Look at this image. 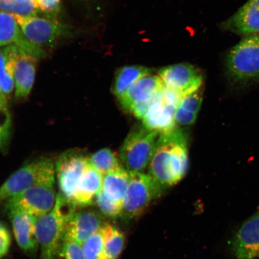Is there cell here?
<instances>
[{"label":"cell","instance_id":"6da1fadb","mask_svg":"<svg viewBox=\"0 0 259 259\" xmlns=\"http://www.w3.org/2000/svg\"><path fill=\"white\" fill-rule=\"evenodd\" d=\"M188 165L187 142L183 133L176 127L160 134L148 166V174L166 190L183 180Z\"/></svg>","mask_w":259,"mask_h":259},{"label":"cell","instance_id":"7a4b0ae2","mask_svg":"<svg viewBox=\"0 0 259 259\" xmlns=\"http://www.w3.org/2000/svg\"><path fill=\"white\" fill-rule=\"evenodd\" d=\"M76 207L58 193L53 209L36 219L35 233L40 247V259L58 258L66 223L75 212Z\"/></svg>","mask_w":259,"mask_h":259},{"label":"cell","instance_id":"3957f363","mask_svg":"<svg viewBox=\"0 0 259 259\" xmlns=\"http://www.w3.org/2000/svg\"><path fill=\"white\" fill-rule=\"evenodd\" d=\"M226 72L235 89L259 80V35H247L231 49L226 58Z\"/></svg>","mask_w":259,"mask_h":259},{"label":"cell","instance_id":"277c9868","mask_svg":"<svg viewBox=\"0 0 259 259\" xmlns=\"http://www.w3.org/2000/svg\"><path fill=\"white\" fill-rule=\"evenodd\" d=\"M55 178L56 164L51 158H40L25 164L0 186V204L31 187L54 185Z\"/></svg>","mask_w":259,"mask_h":259},{"label":"cell","instance_id":"5b68a950","mask_svg":"<svg viewBox=\"0 0 259 259\" xmlns=\"http://www.w3.org/2000/svg\"><path fill=\"white\" fill-rule=\"evenodd\" d=\"M159 135L144 125L132 130L119 150L122 167L130 173L144 172L153 157Z\"/></svg>","mask_w":259,"mask_h":259},{"label":"cell","instance_id":"8992f818","mask_svg":"<svg viewBox=\"0 0 259 259\" xmlns=\"http://www.w3.org/2000/svg\"><path fill=\"white\" fill-rule=\"evenodd\" d=\"M164 190L148 174L131 173L128 189L123 200L121 218L125 221L138 218Z\"/></svg>","mask_w":259,"mask_h":259},{"label":"cell","instance_id":"52a82bcc","mask_svg":"<svg viewBox=\"0 0 259 259\" xmlns=\"http://www.w3.org/2000/svg\"><path fill=\"white\" fill-rule=\"evenodd\" d=\"M89 165V157L79 149H71L58 157L56 175L61 196L73 202L80 178Z\"/></svg>","mask_w":259,"mask_h":259},{"label":"cell","instance_id":"ba28073f","mask_svg":"<svg viewBox=\"0 0 259 259\" xmlns=\"http://www.w3.org/2000/svg\"><path fill=\"white\" fill-rule=\"evenodd\" d=\"M57 196L54 185L34 186L3 203L6 212L20 210L35 218L46 215L53 209Z\"/></svg>","mask_w":259,"mask_h":259},{"label":"cell","instance_id":"9c48e42d","mask_svg":"<svg viewBox=\"0 0 259 259\" xmlns=\"http://www.w3.org/2000/svg\"><path fill=\"white\" fill-rule=\"evenodd\" d=\"M14 15L27 40L38 48L51 47L69 33L67 26L56 19L36 15Z\"/></svg>","mask_w":259,"mask_h":259},{"label":"cell","instance_id":"30bf717a","mask_svg":"<svg viewBox=\"0 0 259 259\" xmlns=\"http://www.w3.org/2000/svg\"><path fill=\"white\" fill-rule=\"evenodd\" d=\"M164 85L183 96L202 87L203 76L199 68L189 63L170 65L158 71Z\"/></svg>","mask_w":259,"mask_h":259},{"label":"cell","instance_id":"8fae6325","mask_svg":"<svg viewBox=\"0 0 259 259\" xmlns=\"http://www.w3.org/2000/svg\"><path fill=\"white\" fill-rule=\"evenodd\" d=\"M231 246L236 259L259 257V208L233 236Z\"/></svg>","mask_w":259,"mask_h":259},{"label":"cell","instance_id":"7c38bea8","mask_svg":"<svg viewBox=\"0 0 259 259\" xmlns=\"http://www.w3.org/2000/svg\"><path fill=\"white\" fill-rule=\"evenodd\" d=\"M103 215L92 209L75 211L66 223L64 241H73L80 244L100 231L105 225Z\"/></svg>","mask_w":259,"mask_h":259},{"label":"cell","instance_id":"4fadbf2b","mask_svg":"<svg viewBox=\"0 0 259 259\" xmlns=\"http://www.w3.org/2000/svg\"><path fill=\"white\" fill-rule=\"evenodd\" d=\"M15 45L39 59L45 52L27 40L14 15L0 10V47Z\"/></svg>","mask_w":259,"mask_h":259},{"label":"cell","instance_id":"5bb4252c","mask_svg":"<svg viewBox=\"0 0 259 259\" xmlns=\"http://www.w3.org/2000/svg\"><path fill=\"white\" fill-rule=\"evenodd\" d=\"M7 213L19 247L27 254H34L38 245L35 233L36 218L20 210Z\"/></svg>","mask_w":259,"mask_h":259},{"label":"cell","instance_id":"9a60e30c","mask_svg":"<svg viewBox=\"0 0 259 259\" xmlns=\"http://www.w3.org/2000/svg\"><path fill=\"white\" fill-rule=\"evenodd\" d=\"M222 27L238 34L259 33V0H249Z\"/></svg>","mask_w":259,"mask_h":259},{"label":"cell","instance_id":"2e32d148","mask_svg":"<svg viewBox=\"0 0 259 259\" xmlns=\"http://www.w3.org/2000/svg\"><path fill=\"white\" fill-rule=\"evenodd\" d=\"M37 60V58L19 48L14 74L16 100H25L30 95L34 82Z\"/></svg>","mask_w":259,"mask_h":259},{"label":"cell","instance_id":"e0dca14e","mask_svg":"<svg viewBox=\"0 0 259 259\" xmlns=\"http://www.w3.org/2000/svg\"><path fill=\"white\" fill-rule=\"evenodd\" d=\"M164 87L159 76L148 74L133 83L118 100L125 111L131 112L133 106L150 98Z\"/></svg>","mask_w":259,"mask_h":259},{"label":"cell","instance_id":"ac0fdd59","mask_svg":"<svg viewBox=\"0 0 259 259\" xmlns=\"http://www.w3.org/2000/svg\"><path fill=\"white\" fill-rule=\"evenodd\" d=\"M176 109L177 107L164 102L163 99L158 100L142 118L143 125L145 128L158 132L159 134L173 131L177 127L175 120Z\"/></svg>","mask_w":259,"mask_h":259},{"label":"cell","instance_id":"d6986e66","mask_svg":"<svg viewBox=\"0 0 259 259\" xmlns=\"http://www.w3.org/2000/svg\"><path fill=\"white\" fill-rule=\"evenodd\" d=\"M103 176L90 164L81 177L73 202L77 207H85L95 203L96 197L101 192Z\"/></svg>","mask_w":259,"mask_h":259},{"label":"cell","instance_id":"ffe728a7","mask_svg":"<svg viewBox=\"0 0 259 259\" xmlns=\"http://www.w3.org/2000/svg\"><path fill=\"white\" fill-rule=\"evenodd\" d=\"M131 173L122 166L103 176L102 192L111 202L122 206Z\"/></svg>","mask_w":259,"mask_h":259},{"label":"cell","instance_id":"44dd1931","mask_svg":"<svg viewBox=\"0 0 259 259\" xmlns=\"http://www.w3.org/2000/svg\"><path fill=\"white\" fill-rule=\"evenodd\" d=\"M0 48V87L6 98L15 88L14 74L19 48L11 45Z\"/></svg>","mask_w":259,"mask_h":259},{"label":"cell","instance_id":"7402d4cb","mask_svg":"<svg viewBox=\"0 0 259 259\" xmlns=\"http://www.w3.org/2000/svg\"><path fill=\"white\" fill-rule=\"evenodd\" d=\"M152 73L150 68L142 66H125L116 71L112 86V92L119 99L129 87L141 77Z\"/></svg>","mask_w":259,"mask_h":259},{"label":"cell","instance_id":"603a6c76","mask_svg":"<svg viewBox=\"0 0 259 259\" xmlns=\"http://www.w3.org/2000/svg\"><path fill=\"white\" fill-rule=\"evenodd\" d=\"M102 230L103 242L100 259H118L124 247V234L116 227L106 223Z\"/></svg>","mask_w":259,"mask_h":259},{"label":"cell","instance_id":"cb8c5ba5","mask_svg":"<svg viewBox=\"0 0 259 259\" xmlns=\"http://www.w3.org/2000/svg\"><path fill=\"white\" fill-rule=\"evenodd\" d=\"M89 163L103 176L122 167L119 158L109 148H103L89 157Z\"/></svg>","mask_w":259,"mask_h":259},{"label":"cell","instance_id":"d4e9b609","mask_svg":"<svg viewBox=\"0 0 259 259\" xmlns=\"http://www.w3.org/2000/svg\"><path fill=\"white\" fill-rule=\"evenodd\" d=\"M0 10L24 16L36 15L37 11L32 0H0Z\"/></svg>","mask_w":259,"mask_h":259},{"label":"cell","instance_id":"484cf974","mask_svg":"<svg viewBox=\"0 0 259 259\" xmlns=\"http://www.w3.org/2000/svg\"><path fill=\"white\" fill-rule=\"evenodd\" d=\"M102 228L82 244L85 259H100L103 242Z\"/></svg>","mask_w":259,"mask_h":259},{"label":"cell","instance_id":"4316f807","mask_svg":"<svg viewBox=\"0 0 259 259\" xmlns=\"http://www.w3.org/2000/svg\"><path fill=\"white\" fill-rule=\"evenodd\" d=\"M95 203L103 216L111 219L121 218L122 206L109 200L102 191L96 197Z\"/></svg>","mask_w":259,"mask_h":259},{"label":"cell","instance_id":"83f0119b","mask_svg":"<svg viewBox=\"0 0 259 259\" xmlns=\"http://www.w3.org/2000/svg\"><path fill=\"white\" fill-rule=\"evenodd\" d=\"M203 98L202 87L194 92L184 96L179 106L187 111L198 114L201 108Z\"/></svg>","mask_w":259,"mask_h":259},{"label":"cell","instance_id":"f1b7e54d","mask_svg":"<svg viewBox=\"0 0 259 259\" xmlns=\"http://www.w3.org/2000/svg\"><path fill=\"white\" fill-rule=\"evenodd\" d=\"M58 259H85L82 246L73 241H64Z\"/></svg>","mask_w":259,"mask_h":259},{"label":"cell","instance_id":"f546056e","mask_svg":"<svg viewBox=\"0 0 259 259\" xmlns=\"http://www.w3.org/2000/svg\"><path fill=\"white\" fill-rule=\"evenodd\" d=\"M164 89V88H163ZM163 89L158 91L154 95L152 96L143 102L137 103V105L133 106L131 112L134 113L136 117L142 119L147 113L148 110L153 106L155 103H156L162 99L163 97Z\"/></svg>","mask_w":259,"mask_h":259},{"label":"cell","instance_id":"4dcf8cb0","mask_svg":"<svg viewBox=\"0 0 259 259\" xmlns=\"http://www.w3.org/2000/svg\"><path fill=\"white\" fill-rule=\"evenodd\" d=\"M197 114L187 111L178 106L175 113V120L176 124L181 125H190L196 122Z\"/></svg>","mask_w":259,"mask_h":259},{"label":"cell","instance_id":"1f68e13d","mask_svg":"<svg viewBox=\"0 0 259 259\" xmlns=\"http://www.w3.org/2000/svg\"><path fill=\"white\" fill-rule=\"evenodd\" d=\"M61 0H32L34 7L38 11L48 14L57 12Z\"/></svg>","mask_w":259,"mask_h":259},{"label":"cell","instance_id":"d6a6232c","mask_svg":"<svg viewBox=\"0 0 259 259\" xmlns=\"http://www.w3.org/2000/svg\"><path fill=\"white\" fill-rule=\"evenodd\" d=\"M183 96L181 93L168 89L165 86L163 89V97H162V99H163L164 102L169 103L170 105H174L177 107V108L179 105Z\"/></svg>","mask_w":259,"mask_h":259},{"label":"cell","instance_id":"836d02e7","mask_svg":"<svg viewBox=\"0 0 259 259\" xmlns=\"http://www.w3.org/2000/svg\"><path fill=\"white\" fill-rule=\"evenodd\" d=\"M11 245V236L6 228L0 231V259L9 252Z\"/></svg>","mask_w":259,"mask_h":259},{"label":"cell","instance_id":"e575fe53","mask_svg":"<svg viewBox=\"0 0 259 259\" xmlns=\"http://www.w3.org/2000/svg\"><path fill=\"white\" fill-rule=\"evenodd\" d=\"M11 135V125H0V153H5L8 150Z\"/></svg>","mask_w":259,"mask_h":259},{"label":"cell","instance_id":"d590c367","mask_svg":"<svg viewBox=\"0 0 259 259\" xmlns=\"http://www.w3.org/2000/svg\"><path fill=\"white\" fill-rule=\"evenodd\" d=\"M11 124V115L8 109L7 99L0 97V125Z\"/></svg>","mask_w":259,"mask_h":259},{"label":"cell","instance_id":"8d00e7d4","mask_svg":"<svg viewBox=\"0 0 259 259\" xmlns=\"http://www.w3.org/2000/svg\"><path fill=\"white\" fill-rule=\"evenodd\" d=\"M0 97H2V98L8 99L7 98H6V97L5 96L4 94H3L2 90L1 89V87H0Z\"/></svg>","mask_w":259,"mask_h":259}]
</instances>
